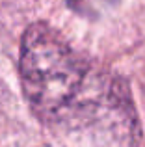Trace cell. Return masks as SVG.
<instances>
[{
  "mask_svg": "<svg viewBox=\"0 0 145 147\" xmlns=\"http://www.w3.org/2000/svg\"><path fill=\"white\" fill-rule=\"evenodd\" d=\"M119 0H67L69 7L72 11L86 17H97V15L104 13L106 9L113 7Z\"/></svg>",
  "mask_w": 145,
  "mask_h": 147,
  "instance_id": "obj_2",
  "label": "cell"
},
{
  "mask_svg": "<svg viewBox=\"0 0 145 147\" xmlns=\"http://www.w3.org/2000/svg\"><path fill=\"white\" fill-rule=\"evenodd\" d=\"M19 73L30 108L45 125L87 132L102 138V145L134 147L138 123L127 88L76 54L48 24L24 32Z\"/></svg>",
  "mask_w": 145,
  "mask_h": 147,
  "instance_id": "obj_1",
  "label": "cell"
}]
</instances>
